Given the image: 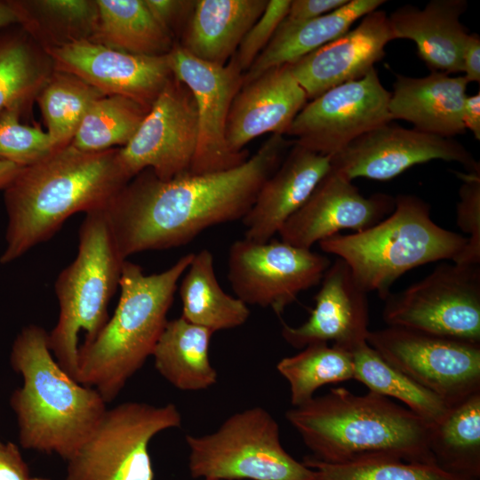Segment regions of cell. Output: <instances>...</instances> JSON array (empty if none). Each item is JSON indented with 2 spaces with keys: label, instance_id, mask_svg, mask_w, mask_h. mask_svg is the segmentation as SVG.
Segmentation results:
<instances>
[{
  "label": "cell",
  "instance_id": "6da1fadb",
  "mask_svg": "<svg viewBox=\"0 0 480 480\" xmlns=\"http://www.w3.org/2000/svg\"><path fill=\"white\" fill-rule=\"evenodd\" d=\"M293 143L272 134L244 163L221 172L161 180L141 171L104 208L120 254L179 247L210 227L243 220Z\"/></svg>",
  "mask_w": 480,
  "mask_h": 480
},
{
  "label": "cell",
  "instance_id": "7a4b0ae2",
  "mask_svg": "<svg viewBox=\"0 0 480 480\" xmlns=\"http://www.w3.org/2000/svg\"><path fill=\"white\" fill-rule=\"evenodd\" d=\"M120 148L85 152L70 144L21 167L4 189L8 264L50 239L73 214L104 209L132 180Z\"/></svg>",
  "mask_w": 480,
  "mask_h": 480
},
{
  "label": "cell",
  "instance_id": "3957f363",
  "mask_svg": "<svg viewBox=\"0 0 480 480\" xmlns=\"http://www.w3.org/2000/svg\"><path fill=\"white\" fill-rule=\"evenodd\" d=\"M285 416L311 457L323 462L390 456L436 464L429 450L430 423L372 391L355 395L345 388H332L293 406Z\"/></svg>",
  "mask_w": 480,
  "mask_h": 480
},
{
  "label": "cell",
  "instance_id": "277c9868",
  "mask_svg": "<svg viewBox=\"0 0 480 480\" xmlns=\"http://www.w3.org/2000/svg\"><path fill=\"white\" fill-rule=\"evenodd\" d=\"M10 360L23 379L10 402L21 446L68 460L99 423L107 403L61 368L49 348L48 332L39 325L22 328Z\"/></svg>",
  "mask_w": 480,
  "mask_h": 480
},
{
  "label": "cell",
  "instance_id": "5b68a950",
  "mask_svg": "<svg viewBox=\"0 0 480 480\" xmlns=\"http://www.w3.org/2000/svg\"><path fill=\"white\" fill-rule=\"evenodd\" d=\"M193 257L194 253L186 254L168 269L151 275L124 261L113 316L92 342L79 347L76 380L95 388L107 404L152 356L168 321L178 281Z\"/></svg>",
  "mask_w": 480,
  "mask_h": 480
},
{
  "label": "cell",
  "instance_id": "8992f818",
  "mask_svg": "<svg viewBox=\"0 0 480 480\" xmlns=\"http://www.w3.org/2000/svg\"><path fill=\"white\" fill-rule=\"evenodd\" d=\"M467 243V236L434 222L423 199L399 195L393 212L376 225L348 235L336 234L318 244L348 265L360 288L385 300L404 273L430 262L453 260Z\"/></svg>",
  "mask_w": 480,
  "mask_h": 480
},
{
  "label": "cell",
  "instance_id": "52a82bcc",
  "mask_svg": "<svg viewBox=\"0 0 480 480\" xmlns=\"http://www.w3.org/2000/svg\"><path fill=\"white\" fill-rule=\"evenodd\" d=\"M125 260L116 247L105 210L85 213L76 257L55 281L59 316L48 332L53 357L76 380L79 333H84L82 345H86L108 321V306L119 287Z\"/></svg>",
  "mask_w": 480,
  "mask_h": 480
},
{
  "label": "cell",
  "instance_id": "ba28073f",
  "mask_svg": "<svg viewBox=\"0 0 480 480\" xmlns=\"http://www.w3.org/2000/svg\"><path fill=\"white\" fill-rule=\"evenodd\" d=\"M192 477L211 480H313L314 470L292 458L279 426L260 406L229 416L214 432L186 436Z\"/></svg>",
  "mask_w": 480,
  "mask_h": 480
},
{
  "label": "cell",
  "instance_id": "9c48e42d",
  "mask_svg": "<svg viewBox=\"0 0 480 480\" xmlns=\"http://www.w3.org/2000/svg\"><path fill=\"white\" fill-rule=\"evenodd\" d=\"M180 425V412L171 403L124 402L107 409L67 460L65 480H155L149 443Z\"/></svg>",
  "mask_w": 480,
  "mask_h": 480
},
{
  "label": "cell",
  "instance_id": "30bf717a",
  "mask_svg": "<svg viewBox=\"0 0 480 480\" xmlns=\"http://www.w3.org/2000/svg\"><path fill=\"white\" fill-rule=\"evenodd\" d=\"M384 300L388 326L480 343V265L443 262Z\"/></svg>",
  "mask_w": 480,
  "mask_h": 480
},
{
  "label": "cell",
  "instance_id": "8fae6325",
  "mask_svg": "<svg viewBox=\"0 0 480 480\" xmlns=\"http://www.w3.org/2000/svg\"><path fill=\"white\" fill-rule=\"evenodd\" d=\"M366 342L449 405L480 391V343L388 325L369 331Z\"/></svg>",
  "mask_w": 480,
  "mask_h": 480
},
{
  "label": "cell",
  "instance_id": "7c38bea8",
  "mask_svg": "<svg viewBox=\"0 0 480 480\" xmlns=\"http://www.w3.org/2000/svg\"><path fill=\"white\" fill-rule=\"evenodd\" d=\"M330 265L326 256L311 249L244 238L230 247L228 277L244 303L270 308L281 316L300 292L321 282Z\"/></svg>",
  "mask_w": 480,
  "mask_h": 480
},
{
  "label": "cell",
  "instance_id": "4fadbf2b",
  "mask_svg": "<svg viewBox=\"0 0 480 480\" xmlns=\"http://www.w3.org/2000/svg\"><path fill=\"white\" fill-rule=\"evenodd\" d=\"M173 76L193 94L197 114V142L189 172L204 174L235 168L248 152L233 153L226 139L231 104L243 86V72L232 57L224 65L202 60L175 43L167 54Z\"/></svg>",
  "mask_w": 480,
  "mask_h": 480
},
{
  "label": "cell",
  "instance_id": "5bb4252c",
  "mask_svg": "<svg viewBox=\"0 0 480 480\" xmlns=\"http://www.w3.org/2000/svg\"><path fill=\"white\" fill-rule=\"evenodd\" d=\"M390 95L373 68L364 77L311 100L285 135L295 137L296 143L314 152L334 156L359 136L392 121Z\"/></svg>",
  "mask_w": 480,
  "mask_h": 480
},
{
  "label": "cell",
  "instance_id": "9a60e30c",
  "mask_svg": "<svg viewBox=\"0 0 480 480\" xmlns=\"http://www.w3.org/2000/svg\"><path fill=\"white\" fill-rule=\"evenodd\" d=\"M196 142L193 94L172 75L119 156L132 179L150 169L159 180H169L189 172Z\"/></svg>",
  "mask_w": 480,
  "mask_h": 480
},
{
  "label": "cell",
  "instance_id": "2e32d148",
  "mask_svg": "<svg viewBox=\"0 0 480 480\" xmlns=\"http://www.w3.org/2000/svg\"><path fill=\"white\" fill-rule=\"evenodd\" d=\"M456 162L468 172L479 163L453 138H444L388 123L359 136L332 156L331 168L348 180L393 179L415 164L432 160Z\"/></svg>",
  "mask_w": 480,
  "mask_h": 480
},
{
  "label": "cell",
  "instance_id": "e0dca14e",
  "mask_svg": "<svg viewBox=\"0 0 480 480\" xmlns=\"http://www.w3.org/2000/svg\"><path fill=\"white\" fill-rule=\"evenodd\" d=\"M54 69L73 74L104 95H119L150 108L172 77L167 55L132 54L90 40L45 50Z\"/></svg>",
  "mask_w": 480,
  "mask_h": 480
},
{
  "label": "cell",
  "instance_id": "ac0fdd59",
  "mask_svg": "<svg viewBox=\"0 0 480 480\" xmlns=\"http://www.w3.org/2000/svg\"><path fill=\"white\" fill-rule=\"evenodd\" d=\"M351 181L331 168L305 204L282 226L281 241L310 249L342 229L365 230L393 212L395 197L384 193L364 196Z\"/></svg>",
  "mask_w": 480,
  "mask_h": 480
},
{
  "label": "cell",
  "instance_id": "d6986e66",
  "mask_svg": "<svg viewBox=\"0 0 480 480\" xmlns=\"http://www.w3.org/2000/svg\"><path fill=\"white\" fill-rule=\"evenodd\" d=\"M315 296L308 320L299 326L282 324L281 334L292 347L329 343L352 352L369 332L367 292L356 284L348 265L337 258L331 263Z\"/></svg>",
  "mask_w": 480,
  "mask_h": 480
},
{
  "label": "cell",
  "instance_id": "ffe728a7",
  "mask_svg": "<svg viewBox=\"0 0 480 480\" xmlns=\"http://www.w3.org/2000/svg\"><path fill=\"white\" fill-rule=\"evenodd\" d=\"M395 40L388 16L375 10L359 25L297 61L288 64L308 100L347 82L364 77Z\"/></svg>",
  "mask_w": 480,
  "mask_h": 480
},
{
  "label": "cell",
  "instance_id": "44dd1931",
  "mask_svg": "<svg viewBox=\"0 0 480 480\" xmlns=\"http://www.w3.org/2000/svg\"><path fill=\"white\" fill-rule=\"evenodd\" d=\"M307 101V94L288 64L268 69L244 84L227 119L229 149L242 154L245 145L260 135H285Z\"/></svg>",
  "mask_w": 480,
  "mask_h": 480
},
{
  "label": "cell",
  "instance_id": "7402d4cb",
  "mask_svg": "<svg viewBox=\"0 0 480 480\" xmlns=\"http://www.w3.org/2000/svg\"><path fill=\"white\" fill-rule=\"evenodd\" d=\"M331 162L332 156L314 152L294 140L243 218L244 238L260 244L268 242L308 199L330 171Z\"/></svg>",
  "mask_w": 480,
  "mask_h": 480
},
{
  "label": "cell",
  "instance_id": "603a6c76",
  "mask_svg": "<svg viewBox=\"0 0 480 480\" xmlns=\"http://www.w3.org/2000/svg\"><path fill=\"white\" fill-rule=\"evenodd\" d=\"M465 0H432L424 8L412 4L395 10L388 21L395 39L416 44L419 57L431 72H462V51L469 34L460 21Z\"/></svg>",
  "mask_w": 480,
  "mask_h": 480
},
{
  "label": "cell",
  "instance_id": "cb8c5ba5",
  "mask_svg": "<svg viewBox=\"0 0 480 480\" xmlns=\"http://www.w3.org/2000/svg\"><path fill=\"white\" fill-rule=\"evenodd\" d=\"M468 82L464 76L431 72L424 77L396 75L388 111L393 119L412 123L414 129L453 138L466 129L462 110Z\"/></svg>",
  "mask_w": 480,
  "mask_h": 480
},
{
  "label": "cell",
  "instance_id": "d4e9b609",
  "mask_svg": "<svg viewBox=\"0 0 480 480\" xmlns=\"http://www.w3.org/2000/svg\"><path fill=\"white\" fill-rule=\"evenodd\" d=\"M268 0H197L180 45L193 56L224 66L262 14Z\"/></svg>",
  "mask_w": 480,
  "mask_h": 480
},
{
  "label": "cell",
  "instance_id": "484cf974",
  "mask_svg": "<svg viewBox=\"0 0 480 480\" xmlns=\"http://www.w3.org/2000/svg\"><path fill=\"white\" fill-rule=\"evenodd\" d=\"M383 0H349L339 9L298 23L282 21L265 49L243 75V85L273 68L292 64L348 32L360 18L377 10Z\"/></svg>",
  "mask_w": 480,
  "mask_h": 480
},
{
  "label": "cell",
  "instance_id": "4316f807",
  "mask_svg": "<svg viewBox=\"0 0 480 480\" xmlns=\"http://www.w3.org/2000/svg\"><path fill=\"white\" fill-rule=\"evenodd\" d=\"M213 333L182 316L167 321L152 353L156 371L182 391L211 388L218 379L209 358Z\"/></svg>",
  "mask_w": 480,
  "mask_h": 480
},
{
  "label": "cell",
  "instance_id": "83f0119b",
  "mask_svg": "<svg viewBox=\"0 0 480 480\" xmlns=\"http://www.w3.org/2000/svg\"><path fill=\"white\" fill-rule=\"evenodd\" d=\"M54 65L47 52L20 25L0 30V114L29 111Z\"/></svg>",
  "mask_w": 480,
  "mask_h": 480
},
{
  "label": "cell",
  "instance_id": "f1b7e54d",
  "mask_svg": "<svg viewBox=\"0 0 480 480\" xmlns=\"http://www.w3.org/2000/svg\"><path fill=\"white\" fill-rule=\"evenodd\" d=\"M98 20L89 39L122 52L144 55H167L174 37L161 27L143 0H97Z\"/></svg>",
  "mask_w": 480,
  "mask_h": 480
},
{
  "label": "cell",
  "instance_id": "f546056e",
  "mask_svg": "<svg viewBox=\"0 0 480 480\" xmlns=\"http://www.w3.org/2000/svg\"><path fill=\"white\" fill-rule=\"evenodd\" d=\"M181 316L212 332L244 324L250 316L245 303L226 293L218 283L213 257L206 249L194 253L180 285Z\"/></svg>",
  "mask_w": 480,
  "mask_h": 480
},
{
  "label": "cell",
  "instance_id": "4dcf8cb0",
  "mask_svg": "<svg viewBox=\"0 0 480 480\" xmlns=\"http://www.w3.org/2000/svg\"><path fill=\"white\" fill-rule=\"evenodd\" d=\"M429 450L443 470L468 480L480 478V391L451 405L430 424Z\"/></svg>",
  "mask_w": 480,
  "mask_h": 480
},
{
  "label": "cell",
  "instance_id": "1f68e13d",
  "mask_svg": "<svg viewBox=\"0 0 480 480\" xmlns=\"http://www.w3.org/2000/svg\"><path fill=\"white\" fill-rule=\"evenodd\" d=\"M20 23L44 50L89 40L98 20L97 0H13Z\"/></svg>",
  "mask_w": 480,
  "mask_h": 480
},
{
  "label": "cell",
  "instance_id": "d6a6232c",
  "mask_svg": "<svg viewBox=\"0 0 480 480\" xmlns=\"http://www.w3.org/2000/svg\"><path fill=\"white\" fill-rule=\"evenodd\" d=\"M352 355L355 380L369 391L401 401L428 423L441 419L451 406L387 362L366 341L356 348Z\"/></svg>",
  "mask_w": 480,
  "mask_h": 480
},
{
  "label": "cell",
  "instance_id": "836d02e7",
  "mask_svg": "<svg viewBox=\"0 0 480 480\" xmlns=\"http://www.w3.org/2000/svg\"><path fill=\"white\" fill-rule=\"evenodd\" d=\"M276 369L289 384L292 406L311 400L322 386L354 379L355 373L352 352L328 343L308 345L281 359Z\"/></svg>",
  "mask_w": 480,
  "mask_h": 480
},
{
  "label": "cell",
  "instance_id": "e575fe53",
  "mask_svg": "<svg viewBox=\"0 0 480 480\" xmlns=\"http://www.w3.org/2000/svg\"><path fill=\"white\" fill-rule=\"evenodd\" d=\"M150 108L124 96L100 97L88 108L70 145L85 152L123 148Z\"/></svg>",
  "mask_w": 480,
  "mask_h": 480
},
{
  "label": "cell",
  "instance_id": "d590c367",
  "mask_svg": "<svg viewBox=\"0 0 480 480\" xmlns=\"http://www.w3.org/2000/svg\"><path fill=\"white\" fill-rule=\"evenodd\" d=\"M102 96L106 95L78 76L54 69L36 101L58 148L70 144L92 103Z\"/></svg>",
  "mask_w": 480,
  "mask_h": 480
},
{
  "label": "cell",
  "instance_id": "8d00e7d4",
  "mask_svg": "<svg viewBox=\"0 0 480 480\" xmlns=\"http://www.w3.org/2000/svg\"><path fill=\"white\" fill-rule=\"evenodd\" d=\"M314 470L313 480H468L436 464L408 462L390 456H372L342 463H326L308 456L302 461Z\"/></svg>",
  "mask_w": 480,
  "mask_h": 480
},
{
  "label": "cell",
  "instance_id": "74e56055",
  "mask_svg": "<svg viewBox=\"0 0 480 480\" xmlns=\"http://www.w3.org/2000/svg\"><path fill=\"white\" fill-rule=\"evenodd\" d=\"M20 116L16 110L0 114V161L25 167L61 148L56 146L47 132L37 125L20 123Z\"/></svg>",
  "mask_w": 480,
  "mask_h": 480
},
{
  "label": "cell",
  "instance_id": "f35d334b",
  "mask_svg": "<svg viewBox=\"0 0 480 480\" xmlns=\"http://www.w3.org/2000/svg\"><path fill=\"white\" fill-rule=\"evenodd\" d=\"M456 222L468 235L462 252L452 260L460 265H480V172L461 174Z\"/></svg>",
  "mask_w": 480,
  "mask_h": 480
},
{
  "label": "cell",
  "instance_id": "ab89813d",
  "mask_svg": "<svg viewBox=\"0 0 480 480\" xmlns=\"http://www.w3.org/2000/svg\"><path fill=\"white\" fill-rule=\"evenodd\" d=\"M290 4L291 0L268 1L262 14L247 31L233 56L243 74L270 42Z\"/></svg>",
  "mask_w": 480,
  "mask_h": 480
},
{
  "label": "cell",
  "instance_id": "60d3db41",
  "mask_svg": "<svg viewBox=\"0 0 480 480\" xmlns=\"http://www.w3.org/2000/svg\"><path fill=\"white\" fill-rule=\"evenodd\" d=\"M143 1L153 18L173 37L175 31L186 26L195 4L189 0Z\"/></svg>",
  "mask_w": 480,
  "mask_h": 480
},
{
  "label": "cell",
  "instance_id": "b9f144b4",
  "mask_svg": "<svg viewBox=\"0 0 480 480\" xmlns=\"http://www.w3.org/2000/svg\"><path fill=\"white\" fill-rule=\"evenodd\" d=\"M349 0H293L284 21L298 23L308 21L333 12Z\"/></svg>",
  "mask_w": 480,
  "mask_h": 480
},
{
  "label": "cell",
  "instance_id": "7bdbcfd3",
  "mask_svg": "<svg viewBox=\"0 0 480 480\" xmlns=\"http://www.w3.org/2000/svg\"><path fill=\"white\" fill-rule=\"evenodd\" d=\"M29 477V468L17 445L0 441V480H27Z\"/></svg>",
  "mask_w": 480,
  "mask_h": 480
},
{
  "label": "cell",
  "instance_id": "ee69618b",
  "mask_svg": "<svg viewBox=\"0 0 480 480\" xmlns=\"http://www.w3.org/2000/svg\"><path fill=\"white\" fill-rule=\"evenodd\" d=\"M462 72L468 83L480 82V37L468 34L462 51Z\"/></svg>",
  "mask_w": 480,
  "mask_h": 480
},
{
  "label": "cell",
  "instance_id": "f6af8a7d",
  "mask_svg": "<svg viewBox=\"0 0 480 480\" xmlns=\"http://www.w3.org/2000/svg\"><path fill=\"white\" fill-rule=\"evenodd\" d=\"M462 122L465 129L472 132L474 137L480 140V93L466 97L463 110Z\"/></svg>",
  "mask_w": 480,
  "mask_h": 480
},
{
  "label": "cell",
  "instance_id": "bcb514c9",
  "mask_svg": "<svg viewBox=\"0 0 480 480\" xmlns=\"http://www.w3.org/2000/svg\"><path fill=\"white\" fill-rule=\"evenodd\" d=\"M19 23L20 18L13 0H0V30Z\"/></svg>",
  "mask_w": 480,
  "mask_h": 480
},
{
  "label": "cell",
  "instance_id": "7dc6e473",
  "mask_svg": "<svg viewBox=\"0 0 480 480\" xmlns=\"http://www.w3.org/2000/svg\"><path fill=\"white\" fill-rule=\"evenodd\" d=\"M21 166L15 164L0 161V189H4L13 180Z\"/></svg>",
  "mask_w": 480,
  "mask_h": 480
},
{
  "label": "cell",
  "instance_id": "c3c4849f",
  "mask_svg": "<svg viewBox=\"0 0 480 480\" xmlns=\"http://www.w3.org/2000/svg\"><path fill=\"white\" fill-rule=\"evenodd\" d=\"M27 480H50V479L43 478V477H29Z\"/></svg>",
  "mask_w": 480,
  "mask_h": 480
},
{
  "label": "cell",
  "instance_id": "681fc988",
  "mask_svg": "<svg viewBox=\"0 0 480 480\" xmlns=\"http://www.w3.org/2000/svg\"><path fill=\"white\" fill-rule=\"evenodd\" d=\"M205 480H211V479H205Z\"/></svg>",
  "mask_w": 480,
  "mask_h": 480
},
{
  "label": "cell",
  "instance_id": "f907efd6",
  "mask_svg": "<svg viewBox=\"0 0 480 480\" xmlns=\"http://www.w3.org/2000/svg\"><path fill=\"white\" fill-rule=\"evenodd\" d=\"M477 480H479V479H477Z\"/></svg>",
  "mask_w": 480,
  "mask_h": 480
}]
</instances>
